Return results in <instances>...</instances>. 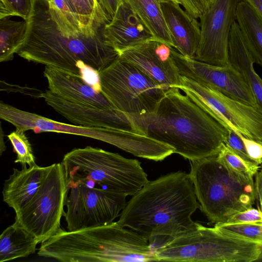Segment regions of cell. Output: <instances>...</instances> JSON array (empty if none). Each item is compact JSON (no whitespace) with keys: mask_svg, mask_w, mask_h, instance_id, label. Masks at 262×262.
<instances>
[{"mask_svg":"<svg viewBox=\"0 0 262 262\" xmlns=\"http://www.w3.org/2000/svg\"><path fill=\"white\" fill-rule=\"evenodd\" d=\"M26 21V36L16 54L29 61L79 75L78 61L100 73L119 56L106 43L104 28L94 33L77 30L59 16L49 0H33Z\"/></svg>","mask_w":262,"mask_h":262,"instance_id":"1","label":"cell"},{"mask_svg":"<svg viewBox=\"0 0 262 262\" xmlns=\"http://www.w3.org/2000/svg\"><path fill=\"white\" fill-rule=\"evenodd\" d=\"M200 208L189 173L178 171L148 181L133 195L118 223L144 237L155 250L194 227Z\"/></svg>","mask_w":262,"mask_h":262,"instance_id":"2","label":"cell"},{"mask_svg":"<svg viewBox=\"0 0 262 262\" xmlns=\"http://www.w3.org/2000/svg\"><path fill=\"white\" fill-rule=\"evenodd\" d=\"M129 115L143 135L190 161L217 156L228 134L177 87L165 92L152 112Z\"/></svg>","mask_w":262,"mask_h":262,"instance_id":"3","label":"cell"},{"mask_svg":"<svg viewBox=\"0 0 262 262\" xmlns=\"http://www.w3.org/2000/svg\"><path fill=\"white\" fill-rule=\"evenodd\" d=\"M37 254L61 262L157 261L148 241L118 222L73 231L60 228L41 244Z\"/></svg>","mask_w":262,"mask_h":262,"instance_id":"4","label":"cell"},{"mask_svg":"<svg viewBox=\"0 0 262 262\" xmlns=\"http://www.w3.org/2000/svg\"><path fill=\"white\" fill-rule=\"evenodd\" d=\"M189 173L201 211L212 223H225L234 214L252 208L253 180L230 171L217 156L190 161Z\"/></svg>","mask_w":262,"mask_h":262,"instance_id":"5","label":"cell"},{"mask_svg":"<svg viewBox=\"0 0 262 262\" xmlns=\"http://www.w3.org/2000/svg\"><path fill=\"white\" fill-rule=\"evenodd\" d=\"M62 163L67 181L84 180L126 196H133L149 181L139 161L90 146L72 149Z\"/></svg>","mask_w":262,"mask_h":262,"instance_id":"6","label":"cell"},{"mask_svg":"<svg viewBox=\"0 0 262 262\" xmlns=\"http://www.w3.org/2000/svg\"><path fill=\"white\" fill-rule=\"evenodd\" d=\"M157 261L251 262L262 259V244L198 223L156 250Z\"/></svg>","mask_w":262,"mask_h":262,"instance_id":"7","label":"cell"},{"mask_svg":"<svg viewBox=\"0 0 262 262\" xmlns=\"http://www.w3.org/2000/svg\"><path fill=\"white\" fill-rule=\"evenodd\" d=\"M99 74L103 94L116 108L129 114L152 112L168 90L119 56Z\"/></svg>","mask_w":262,"mask_h":262,"instance_id":"8","label":"cell"},{"mask_svg":"<svg viewBox=\"0 0 262 262\" xmlns=\"http://www.w3.org/2000/svg\"><path fill=\"white\" fill-rule=\"evenodd\" d=\"M50 169L35 194L20 211L15 223L34 236L39 244L54 235L61 228L70 188L62 163Z\"/></svg>","mask_w":262,"mask_h":262,"instance_id":"9","label":"cell"},{"mask_svg":"<svg viewBox=\"0 0 262 262\" xmlns=\"http://www.w3.org/2000/svg\"><path fill=\"white\" fill-rule=\"evenodd\" d=\"M195 104L228 130L262 141V111L181 76L177 86Z\"/></svg>","mask_w":262,"mask_h":262,"instance_id":"10","label":"cell"},{"mask_svg":"<svg viewBox=\"0 0 262 262\" xmlns=\"http://www.w3.org/2000/svg\"><path fill=\"white\" fill-rule=\"evenodd\" d=\"M67 181L70 193L64 216L69 231L111 223L126 204L127 196L124 194L80 180Z\"/></svg>","mask_w":262,"mask_h":262,"instance_id":"11","label":"cell"},{"mask_svg":"<svg viewBox=\"0 0 262 262\" xmlns=\"http://www.w3.org/2000/svg\"><path fill=\"white\" fill-rule=\"evenodd\" d=\"M0 118L14 125L16 129L35 133L43 132L64 133L91 138L114 145L133 155L140 151L143 142L141 135L128 130L90 127L59 122L34 113L0 103Z\"/></svg>","mask_w":262,"mask_h":262,"instance_id":"12","label":"cell"},{"mask_svg":"<svg viewBox=\"0 0 262 262\" xmlns=\"http://www.w3.org/2000/svg\"><path fill=\"white\" fill-rule=\"evenodd\" d=\"M242 0H213L200 16L201 39L194 59L217 66L230 64L228 43Z\"/></svg>","mask_w":262,"mask_h":262,"instance_id":"13","label":"cell"},{"mask_svg":"<svg viewBox=\"0 0 262 262\" xmlns=\"http://www.w3.org/2000/svg\"><path fill=\"white\" fill-rule=\"evenodd\" d=\"M172 56L181 76L231 98L258 107L244 77L231 64L226 66L210 64L184 57L174 48L172 50Z\"/></svg>","mask_w":262,"mask_h":262,"instance_id":"14","label":"cell"},{"mask_svg":"<svg viewBox=\"0 0 262 262\" xmlns=\"http://www.w3.org/2000/svg\"><path fill=\"white\" fill-rule=\"evenodd\" d=\"M173 49L154 38L122 51L119 58L135 66L157 84L169 89L180 83L181 75L172 56Z\"/></svg>","mask_w":262,"mask_h":262,"instance_id":"15","label":"cell"},{"mask_svg":"<svg viewBox=\"0 0 262 262\" xmlns=\"http://www.w3.org/2000/svg\"><path fill=\"white\" fill-rule=\"evenodd\" d=\"M40 97L75 125L123 129L143 135L130 115L116 108H100L76 103L56 95L49 90L40 93Z\"/></svg>","mask_w":262,"mask_h":262,"instance_id":"16","label":"cell"},{"mask_svg":"<svg viewBox=\"0 0 262 262\" xmlns=\"http://www.w3.org/2000/svg\"><path fill=\"white\" fill-rule=\"evenodd\" d=\"M43 75L49 90L63 99L100 108H116L102 92H96L80 75L50 66H46Z\"/></svg>","mask_w":262,"mask_h":262,"instance_id":"17","label":"cell"},{"mask_svg":"<svg viewBox=\"0 0 262 262\" xmlns=\"http://www.w3.org/2000/svg\"><path fill=\"white\" fill-rule=\"evenodd\" d=\"M106 43L119 53L155 38L128 4L122 0L112 20L103 28Z\"/></svg>","mask_w":262,"mask_h":262,"instance_id":"18","label":"cell"},{"mask_svg":"<svg viewBox=\"0 0 262 262\" xmlns=\"http://www.w3.org/2000/svg\"><path fill=\"white\" fill-rule=\"evenodd\" d=\"M160 4L173 47L184 57L194 59L201 39L200 22L182 9L179 4L172 2Z\"/></svg>","mask_w":262,"mask_h":262,"instance_id":"19","label":"cell"},{"mask_svg":"<svg viewBox=\"0 0 262 262\" xmlns=\"http://www.w3.org/2000/svg\"><path fill=\"white\" fill-rule=\"evenodd\" d=\"M51 166L41 167L36 164L14 168L13 172L5 180L2 191L3 201L15 213L22 209L32 199L46 177Z\"/></svg>","mask_w":262,"mask_h":262,"instance_id":"20","label":"cell"},{"mask_svg":"<svg viewBox=\"0 0 262 262\" xmlns=\"http://www.w3.org/2000/svg\"><path fill=\"white\" fill-rule=\"evenodd\" d=\"M228 53L230 63L242 74L262 111V79L254 70V61L242 38L236 20L230 30Z\"/></svg>","mask_w":262,"mask_h":262,"instance_id":"21","label":"cell"},{"mask_svg":"<svg viewBox=\"0 0 262 262\" xmlns=\"http://www.w3.org/2000/svg\"><path fill=\"white\" fill-rule=\"evenodd\" d=\"M236 20L254 62L262 67V18L246 1L237 6Z\"/></svg>","mask_w":262,"mask_h":262,"instance_id":"22","label":"cell"},{"mask_svg":"<svg viewBox=\"0 0 262 262\" xmlns=\"http://www.w3.org/2000/svg\"><path fill=\"white\" fill-rule=\"evenodd\" d=\"M38 244V241L34 236L14 222L1 234L0 262L33 254Z\"/></svg>","mask_w":262,"mask_h":262,"instance_id":"23","label":"cell"},{"mask_svg":"<svg viewBox=\"0 0 262 262\" xmlns=\"http://www.w3.org/2000/svg\"><path fill=\"white\" fill-rule=\"evenodd\" d=\"M139 16L155 38L173 47L160 4L157 0H123Z\"/></svg>","mask_w":262,"mask_h":262,"instance_id":"24","label":"cell"},{"mask_svg":"<svg viewBox=\"0 0 262 262\" xmlns=\"http://www.w3.org/2000/svg\"><path fill=\"white\" fill-rule=\"evenodd\" d=\"M26 20L15 21L8 17L0 19V61L13 59L23 44L27 33Z\"/></svg>","mask_w":262,"mask_h":262,"instance_id":"25","label":"cell"},{"mask_svg":"<svg viewBox=\"0 0 262 262\" xmlns=\"http://www.w3.org/2000/svg\"><path fill=\"white\" fill-rule=\"evenodd\" d=\"M81 30L93 33L102 29L109 21L95 0H71Z\"/></svg>","mask_w":262,"mask_h":262,"instance_id":"26","label":"cell"},{"mask_svg":"<svg viewBox=\"0 0 262 262\" xmlns=\"http://www.w3.org/2000/svg\"><path fill=\"white\" fill-rule=\"evenodd\" d=\"M214 227L228 235L262 244V222L246 224L216 223Z\"/></svg>","mask_w":262,"mask_h":262,"instance_id":"27","label":"cell"},{"mask_svg":"<svg viewBox=\"0 0 262 262\" xmlns=\"http://www.w3.org/2000/svg\"><path fill=\"white\" fill-rule=\"evenodd\" d=\"M217 157L232 172L249 180H253V176L259 168L258 165H251L245 162L225 144H223Z\"/></svg>","mask_w":262,"mask_h":262,"instance_id":"28","label":"cell"},{"mask_svg":"<svg viewBox=\"0 0 262 262\" xmlns=\"http://www.w3.org/2000/svg\"><path fill=\"white\" fill-rule=\"evenodd\" d=\"M24 131L16 129L10 133L7 137L13 147V150L16 154L15 163H20L23 167H29L36 164L35 159L32 148Z\"/></svg>","mask_w":262,"mask_h":262,"instance_id":"29","label":"cell"},{"mask_svg":"<svg viewBox=\"0 0 262 262\" xmlns=\"http://www.w3.org/2000/svg\"><path fill=\"white\" fill-rule=\"evenodd\" d=\"M33 0H0V19L18 16L28 18Z\"/></svg>","mask_w":262,"mask_h":262,"instance_id":"30","label":"cell"},{"mask_svg":"<svg viewBox=\"0 0 262 262\" xmlns=\"http://www.w3.org/2000/svg\"><path fill=\"white\" fill-rule=\"evenodd\" d=\"M228 134L225 144L236 155L251 165H257L248 155L245 146L240 137L232 130Z\"/></svg>","mask_w":262,"mask_h":262,"instance_id":"31","label":"cell"},{"mask_svg":"<svg viewBox=\"0 0 262 262\" xmlns=\"http://www.w3.org/2000/svg\"><path fill=\"white\" fill-rule=\"evenodd\" d=\"M77 67L83 81L98 93L102 92L99 72L82 61H78Z\"/></svg>","mask_w":262,"mask_h":262,"instance_id":"32","label":"cell"},{"mask_svg":"<svg viewBox=\"0 0 262 262\" xmlns=\"http://www.w3.org/2000/svg\"><path fill=\"white\" fill-rule=\"evenodd\" d=\"M262 222L260 210L251 208L232 215L225 223L227 224H246Z\"/></svg>","mask_w":262,"mask_h":262,"instance_id":"33","label":"cell"},{"mask_svg":"<svg viewBox=\"0 0 262 262\" xmlns=\"http://www.w3.org/2000/svg\"><path fill=\"white\" fill-rule=\"evenodd\" d=\"M185 11L191 17L198 19L207 10L206 0H180Z\"/></svg>","mask_w":262,"mask_h":262,"instance_id":"34","label":"cell"},{"mask_svg":"<svg viewBox=\"0 0 262 262\" xmlns=\"http://www.w3.org/2000/svg\"><path fill=\"white\" fill-rule=\"evenodd\" d=\"M243 141L249 157L257 164H262V144L260 142L237 134Z\"/></svg>","mask_w":262,"mask_h":262,"instance_id":"35","label":"cell"},{"mask_svg":"<svg viewBox=\"0 0 262 262\" xmlns=\"http://www.w3.org/2000/svg\"><path fill=\"white\" fill-rule=\"evenodd\" d=\"M98 7L110 22L114 17L122 0H95Z\"/></svg>","mask_w":262,"mask_h":262,"instance_id":"36","label":"cell"},{"mask_svg":"<svg viewBox=\"0 0 262 262\" xmlns=\"http://www.w3.org/2000/svg\"><path fill=\"white\" fill-rule=\"evenodd\" d=\"M254 187L257 198L260 205L259 209L262 212V164L261 168L255 174Z\"/></svg>","mask_w":262,"mask_h":262,"instance_id":"37","label":"cell"},{"mask_svg":"<svg viewBox=\"0 0 262 262\" xmlns=\"http://www.w3.org/2000/svg\"><path fill=\"white\" fill-rule=\"evenodd\" d=\"M247 2L262 18V0H244Z\"/></svg>","mask_w":262,"mask_h":262,"instance_id":"38","label":"cell"},{"mask_svg":"<svg viewBox=\"0 0 262 262\" xmlns=\"http://www.w3.org/2000/svg\"><path fill=\"white\" fill-rule=\"evenodd\" d=\"M159 3L165 2H172L176 4L181 5V2L180 0H157Z\"/></svg>","mask_w":262,"mask_h":262,"instance_id":"39","label":"cell"},{"mask_svg":"<svg viewBox=\"0 0 262 262\" xmlns=\"http://www.w3.org/2000/svg\"><path fill=\"white\" fill-rule=\"evenodd\" d=\"M213 0H206L207 3V5L208 6H209V5L212 3V2L213 1Z\"/></svg>","mask_w":262,"mask_h":262,"instance_id":"40","label":"cell"},{"mask_svg":"<svg viewBox=\"0 0 262 262\" xmlns=\"http://www.w3.org/2000/svg\"><path fill=\"white\" fill-rule=\"evenodd\" d=\"M260 142L261 143V144H262V141H260Z\"/></svg>","mask_w":262,"mask_h":262,"instance_id":"41","label":"cell"}]
</instances>
